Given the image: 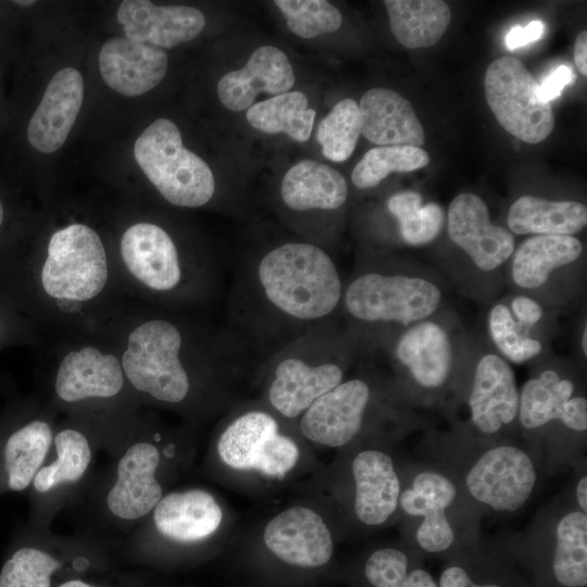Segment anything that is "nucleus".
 Masks as SVG:
<instances>
[{
  "label": "nucleus",
  "mask_w": 587,
  "mask_h": 587,
  "mask_svg": "<svg viewBox=\"0 0 587 587\" xmlns=\"http://www.w3.org/2000/svg\"><path fill=\"white\" fill-rule=\"evenodd\" d=\"M47 232L0 246V296L52 341L96 334L128 301L112 243L82 221Z\"/></svg>",
  "instance_id": "obj_1"
},
{
  "label": "nucleus",
  "mask_w": 587,
  "mask_h": 587,
  "mask_svg": "<svg viewBox=\"0 0 587 587\" xmlns=\"http://www.w3.org/2000/svg\"><path fill=\"white\" fill-rule=\"evenodd\" d=\"M97 333L116 348L135 395L173 408L210 403L233 375L253 364L225 322L210 313L128 300Z\"/></svg>",
  "instance_id": "obj_2"
},
{
  "label": "nucleus",
  "mask_w": 587,
  "mask_h": 587,
  "mask_svg": "<svg viewBox=\"0 0 587 587\" xmlns=\"http://www.w3.org/2000/svg\"><path fill=\"white\" fill-rule=\"evenodd\" d=\"M225 324L259 366L283 346L338 319L345 284L333 257L309 240H285L229 265Z\"/></svg>",
  "instance_id": "obj_3"
},
{
  "label": "nucleus",
  "mask_w": 587,
  "mask_h": 587,
  "mask_svg": "<svg viewBox=\"0 0 587 587\" xmlns=\"http://www.w3.org/2000/svg\"><path fill=\"white\" fill-rule=\"evenodd\" d=\"M112 250L128 300L172 311L210 313L225 297L229 265L205 248L184 245L159 222L127 224Z\"/></svg>",
  "instance_id": "obj_4"
},
{
  "label": "nucleus",
  "mask_w": 587,
  "mask_h": 587,
  "mask_svg": "<svg viewBox=\"0 0 587 587\" xmlns=\"http://www.w3.org/2000/svg\"><path fill=\"white\" fill-rule=\"evenodd\" d=\"M360 341L335 319L283 346L257 366L263 377L266 405L285 420L299 419L345 379Z\"/></svg>",
  "instance_id": "obj_5"
},
{
  "label": "nucleus",
  "mask_w": 587,
  "mask_h": 587,
  "mask_svg": "<svg viewBox=\"0 0 587 587\" xmlns=\"http://www.w3.org/2000/svg\"><path fill=\"white\" fill-rule=\"evenodd\" d=\"M366 266L345 284L341 300L340 314L358 337L365 330L411 326L437 311L442 295L433 282L379 265Z\"/></svg>",
  "instance_id": "obj_6"
},
{
  "label": "nucleus",
  "mask_w": 587,
  "mask_h": 587,
  "mask_svg": "<svg viewBox=\"0 0 587 587\" xmlns=\"http://www.w3.org/2000/svg\"><path fill=\"white\" fill-rule=\"evenodd\" d=\"M52 389L58 402L83 409L120 403L135 396L125 377L118 352L100 333L52 341Z\"/></svg>",
  "instance_id": "obj_7"
},
{
  "label": "nucleus",
  "mask_w": 587,
  "mask_h": 587,
  "mask_svg": "<svg viewBox=\"0 0 587 587\" xmlns=\"http://www.w3.org/2000/svg\"><path fill=\"white\" fill-rule=\"evenodd\" d=\"M134 157L146 177L168 204L197 209L215 196V179L209 165L186 149L171 120L157 118L137 138Z\"/></svg>",
  "instance_id": "obj_8"
},
{
  "label": "nucleus",
  "mask_w": 587,
  "mask_h": 587,
  "mask_svg": "<svg viewBox=\"0 0 587 587\" xmlns=\"http://www.w3.org/2000/svg\"><path fill=\"white\" fill-rule=\"evenodd\" d=\"M279 417L270 407H251L234 415L217 439L222 462L234 470L284 477L297 465L300 451L282 432Z\"/></svg>",
  "instance_id": "obj_9"
},
{
  "label": "nucleus",
  "mask_w": 587,
  "mask_h": 587,
  "mask_svg": "<svg viewBox=\"0 0 587 587\" xmlns=\"http://www.w3.org/2000/svg\"><path fill=\"white\" fill-rule=\"evenodd\" d=\"M487 104L498 123L526 143H538L553 130L550 102L539 97V85L527 67L514 57H500L485 73Z\"/></svg>",
  "instance_id": "obj_10"
},
{
  "label": "nucleus",
  "mask_w": 587,
  "mask_h": 587,
  "mask_svg": "<svg viewBox=\"0 0 587 587\" xmlns=\"http://www.w3.org/2000/svg\"><path fill=\"white\" fill-rule=\"evenodd\" d=\"M537 479L530 457L515 446L483 453L465 479L470 495L495 511L514 512L530 497Z\"/></svg>",
  "instance_id": "obj_11"
},
{
  "label": "nucleus",
  "mask_w": 587,
  "mask_h": 587,
  "mask_svg": "<svg viewBox=\"0 0 587 587\" xmlns=\"http://www.w3.org/2000/svg\"><path fill=\"white\" fill-rule=\"evenodd\" d=\"M372 397L365 379H344L299 417V430L308 440L325 447L346 446L362 430Z\"/></svg>",
  "instance_id": "obj_12"
},
{
  "label": "nucleus",
  "mask_w": 587,
  "mask_h": 587,
  "mask_svg": "<svg viewBox=\"0 0 587 587\" xmlns=\"http://www.w3.org/2000/svg\"><path fill=\"white\" fill-rule=\"evenodd\" d=\"M447 229L451 241L485 272L499 267L515 250L513 234L492 224L486 202L471 192L460 193L451 201Z\"/></svg>",
  "instance_id": "obj_13"
},
{
  "label": "nucleus",
  "mask_w": 587,
  "mask_h": 587,
  "mask_svg": "<svg viewBox=\"0 0 587 587\" xmlns=\"http://www.w3.org/2000/svg\"><path fill=\"white\" fill-rule=\"evenodd\" d=\"M266 548L279 560L300 567H319L333 554L330 530L314 510L295 505L275 515L263 530Z\"/></svg>",
  "instance_id": "obj_14"
},
{
  "label": "nucleus",
  "mask_w": 587,
  "mask_h": 587,
  "mask_svg": "<svg viewBox=\"0 0 587 587\" xmlns=\"http://www.w3.org/2000/svg\"><path fill=\"white\" fill-rule=\"evenodd\" d=\"M125 37L158 48H172L195 39L205 26L203 13L189 5H157L147 0H124L116 12Z\"/></svg>",
  "instance_id": "obj_15"
},
{
  "label": "nucleus",
  "mask_w": 587,
  "mask_h": 587,
  "mask_svg": "<svg viewBox=\"0 0 587 587\" xmlns=\"http://www.w3.org/2000/svg\"><path fill=\"white\" fill-rule=\"evenodd\" d=\"M167 55L158 47L127 37L108 39L99 52V70L114 91L137 97L157 87L165 76Z\"/></svg>",
  "instance_id": "obj_16"
},
{
  "label": "nucleus",
  "mask_w": 587,
  "mask_h": 587,
  "mask_svg": "<svg viewBox=\"0 0 587 587\" xmlns=\"http://www.w3.org/2000/svg\"><path fill=\"white\" fill-rule=\"evenodd\" d=\"M84 100V79L74 67H63L49 82L30 117L27 139L43 153L59 150L68 137Z\"/></svg>",
  "instance_id": "obj_17"
},
{
  "label": "nucleus",
  "mask_w": 587,
  "mask_h": 587,
  "mask_svg": "<svg viewBox=\"0 0 587 587\" xmlns=\"http://www.w3.org/2000/svg\"><path fill=\"white\" fill-rule=\"evenodd\" d=\"M160 452L149 441L133 444L117 464L116 482L107 497L109 510L115 516L133 521L151 512L163 497L155 478Z\"/></svg>",
  "instance_id": "obj_18"
},
{
  "label": "nucleus",
  "mask_w": 587,
  "mask_h": 587,
  "mask_svg": "<svg viewBox=\"0 0 587 587\" xmlns=\"http://www.w3.org/2000/svg\"><path fill=\"white\" fill-rule=\"evenodd\" d=\"M295 84L287 55L273 46L253 51L242 68L225 74L217 84V96L227 109L239 112L253 105L261 92L280 95Z\"/></svg>",
  "instance_id": "obj_19"
},
{
  "label": "nucleus",
  "mask_w": 587,
  "mask_h": 587,
  "mask_svg": "<svg viewBox=\"0 0 587 587\" xmlns=\"http://www.w3.org/2000/svg\"><path fill=\"white\" fill-rule=\"evenodd\" d=\"M457 497L454 484L447 476L432 471L419 473L411 488L400 492L399 504L409 515L422 516L416 529V541L428 552H441L453 540V528L446 510Z\"/></svg>",
  "instance_id": "obj_20"
},
{
  "label": "nucleus",
  "mask_w": 587,
  "mask_h": 587,
  "mask_svg": "<svg viewBox=\"0 0 587 587\" xmlns=\"http://www.w3.org/2000/svg\"><path fill=\"white\" fill-rule=\"evenodd\" d=\"M471 419L483 434L499 432L519 413V390L510 364L488 353L477 362L469 398Z\"/></svg>",
  "instance_id": "obj_21"
},
{
  "label": "nucleus",
  "mask_w": 587,
  "mask_h": 587,
  "mask_svg": "<svg viewBox=\"0 0 587 587\" xmlns=\"http://www.w3.org/2000/svg\"><path fill=\"white\" fill-rule=\"evenodd\" d=\"M361 135L378 146L421 148L425 133L409 100L387 88H372L359 103Z\"/></svg>",
  "instance_id": "obj_22"
},
{
  "label": "nucleus",
  "mask_w": 587,
  "mask_h": 587,
  "mask_svg": "<svg viewBox=\"0 0 587 587\" xmlns=\"http://www.w3.org/2000/svg\"><path fill=\"white\" fill-rule=\"evenodd\" d=\"M354 512L365 525L385 523L397 510L400 482L389 454L376 449L359 452L352 461Z\"/></svg>",
  "instance_id": "obj_23"
},
{
  "label": "nucleus",
  "mask_w": 587,
  "mask_h": 587,
  "mask_svg": "<svg viewBox=\"0 0 587 587\" xmlns=\"http://www.w3.org/2000/svg\"><path fill=\"white\" fill-rule=\"evenodd\" d=\"M394 355L415 383L430 389L444 385L453 361L449 335L433 321L419 322L400 334Z\"/></svg>",
  "instance_id": "obj_24"
},
{
  "label": "nucleus",
  "mask_w": 587,
  "mask_h": 587,
  "mask_svg": "<svg viewBox=\"0 0 587 587\" xmlns=\"http://www.w3.org/2000/svg\"><path fill=\"white\" fill-rule=\"evenodd\" d=\"M279 197L283 205L295 213L334 212L346 203L348 185L334 167L303 160L284 175Z\"/></svg>",
  "instance_id": "obj_25"
},
{
  "label": "nucleus",
  "mask_w": 587,
  "mask_h": 587,
  "mask_svg": "<svg viewBox=\"0 0 587 587\" xmlns=\"http://www.w3.org/2000/svg\"><path fill=\"white\" fill-rule=\"evenodd\" d=\"M153 520L163 536L191 542L214 534L223 521V511L213 495L195 488L162 497L153 509Z\"/></svg>",
  "instance_id": "obj_26"
},
{
  "label": "nucleus",
  "mask_w": 587,
  "mask_h": 587,
  "mask_svg": "<svg viewBox=\"0 0 587 587\" xmlns=\"http://www.w3.org/2000/svg\"><path fill=\"white\" fill-rule=\"evenodd\" d=\"M583 252L582 242L570 235H535L514 250L511 275L524 289L542 286L550 274L575 262Z\"/></svg>",
  "instance_id": "obj_27"
},
{
  "label": "nucleus",
  "mask_w": 587,
  "mask_h": 587,
  "mask_svg": "<svg viewBox=\"0 0 587 587\" xmlns=\"http://www.w3.org/2000/svg\"><path fill=\"white\" fill-rule=\"evenodd\" d=\"M587 208L577 201H551L522 196L510 207L508 226L517 235H570L585 228Z\"/></svg>",
  "instance_id": "obj_28"
},
{
  "label": "nucleus",
  "mask_w": 587,
  "mask_h": 587,
  "mask_svg": "<svg viewBox=\"0 0 587 587\" xmlns=\"http://www.w3.org/2000/svg\"><path fill=\"white\" fill-rule=\"evenodd\" d=\"M384 4L392 35L409 49L435 45L451 21L448 4L440 0H386Z\"/></svg>",
  "instance_id": "obj_29"
},
{
  "label": "nucleus",
  "mask_w": 587,
  "mask_h": 587,
  "mask_svg": "<svg viewBox=\"0 0 587 587\" xmlns=\"http://www.w3.org/2000/svg\"><path fill=\"white\" fill-rule=\"evenodd\" d=\"M307 96L288 91L253 103L247 110V121L255 129L267 134L285 133L303 142L310 138L315 110L308 108Z\"/></svg>",
  "instance_id": "obj_30"
},
{
  "label": "nucleus",
  "mask_w": 587,
  "mask_h": 587,
  "mask_svg": "<svg viewBox=\"0 0 587 587\" xmlns=\"http://www.w3.org/2000/svg\"><path fill=\"white\" fill-rule=\"evenodd\" d=\"M52 439L51 424L42 419L27 422L9 436L4 447V463L12 490H23L30 484Z\"/></svg>",
  "instance_id": "obj_31"
},
{
  "label": "nucleus",
  "mask_w": 587,
  "mask_h": 587,
  "mask_svg": "<svg viewBox=\"0 0 587 587\" xmlns=\"http://www.w3.org/2000/svg\"><path fill=\"white\" fill-rule=\"evenodd\" d=\"M574 388L572 380L561 378L553 370H546L538 377L529 378L519 392L517 415L521 424L535 429L560 420Z\"/></svg>",
  "instance_id": "obj_32"
},
{
  "label": "nucleus",
  "mask_w": 587,
  "mask_h": 587,
  "mask_svg": "<svg viewBox=\"0 0 587 587\" xmlns=\"http://www.w3.org/2000/svg\"><path fill=\"white\" fill-rule=\"evenodd\" d=\"M552 569L563 586L587 585V515L582 511L569 512L558 522Z\"/></svg>",
  "instance_id": "obj_33"
},
{
  "label": "nucleus",
  "mask_w": 587,
  "mask_h": 587,
  "mask_svg": "<svg viewBox=\"0 0 587 587\" xmlns=\"http://www.w3.org/2000/svg\"><path fill=\"white\" fill-rule=\"evenodd\" d=\"M58 458L51 464L41 467L33 483L36 490L46 492L66 483L77 482L83 477L91 461V449L84 432L66 427L54 437Z\"/></svg>",
  "instance_id": "obj_34"
},
{
  "label": "nucleus",
  "mask_w": 587,
  "mask_h": 587,
  "mask_svg": "<svg viewBox=\"0 0 587 587\" xmlns=\"http://www.w3.org/2000/svg\"><path fill=\"white\" fill-rule=\"evenodd\" d=\"M429 163L428 153L411 146H378L370 149L357 163L351 180L359 189L376 187L390 173L419 170Z\"/></svg>",
  "instance_id": "obj_35"
},
{
  "label": "nucleus",
  "mask_w": 587,
  "mask_h": 587,
  "mask_svg": "<svg viewBox=\"0 0 587 587\" xmlns=\"http://www.w3.org/2000/svg\"><path fill=\"white\" fill-rule=\"evenodd\" d=\"M361 135L359 104L350 98L338 101L320 122L316 140L323 155L333 162L350 158Z\"/></svg>",
  "instance_id": "obj_36"
},
{
  "label": "nucleus",
  "mask_w": 587,
  "mask_h": 587,
  "mask_svg": "<svg viewBox=\"0 0 587 587\" xmlns=\"http://www.w3.org/2000/svg\"><path fill=\"white\" fill-rule=\"evenodd\" d=\"M288 28L297 36L311 39L339 29L342 16L325 0H276Z\"/></svg>",
  "instance_id": "obj_37"
},
{
  "label": "nucleus",
  "mask_w": 587,
  "mask_h": 587,
  "mask_svg": "<svg viewBox=\"0 0 587 587\" xmlns=\"http://www.w3.org/2000/svg\"><path fill=\"white\" fill-rule=\"evenodd\" d=\"M408 565L401 550L383 548L367 559L364 573L374 587H438L427 571L416 569L408 573Z\"/></svg>",
  "instance_id": "obj_38"
},
{
  "label": "nucleus",
  "mask_w": 587,
  "mask_h": 587,
  "mask_svg": "<svg viewBox=\"0 0 587 587\" xmlns=\"http://www.w3.org/2000/svg\"><path fill=\"white\" fill-rule=\"evenodd\" d=\"M488 326L495 346L511 362H526L542 350L541 342L530 338L528 333L517 325L511 310L504 304L492 307Z\"/></svg>",
  "instance_id": "obj_39"
},
{
  "label": "nucleus",
  "mask_w": 587,
  "mask_h": 587,
  "mask_svg": "<svg viewBox=\"0 0 587 587\" xmlns=\"http://www.w3.org/2000/svg\"><path fill=\"white\" fill-rule=\"evenodd\" d=\"M61 562L36 549L17 550L2 566L0 587H50L51 575Z\"/></svg>",
  "instance_id": "obj_40"
},
{
  "label": "nucleus",
  "mask_w": 587,
  "mask_h": 587,
  "mask_svg": "<svg viewBox=\"0 0 587 587\" xmlns=\"http://www.w3.org/2000/svg\"><path fill=\"white\" fill-rule=\"evenodd\" d=\"M444 209L437 203L423 204L396 220L400 238L408 245L422 246L434 240L445 223Z\"/></svg>",
  "instance_id": "obj_41"
},
{
  "label": "nucleus",
  "mask_w": 587,
  "mask_h": 587,
  "mask_svg": "<svg viewBox=\"0 0 587 587\" xmlns=\"http://www.w3.org/2000/svg\"><path fill=\"white\" fill-rule=\"evenodd\" d=\"M41 340L36 326L0 296V351L17 346H39Z\"/></svg>",
  "instance_id": "obj_42"
},
{
  "label": "nucleus",
  "mask_w": 587,
  "mask_h": 587,
  "mask_svg": "<svg viewBox=\"0 0 587 587\" xmlns=\"http://www.w3.org/2000/svg\"><path fill=\"white\" fill-rule=\"evenodd\" d=\"M511 310L517 325L526 333L536 325L544 315L540 304L526 296H517L511 301Z\"/></svg>",
  "instance_id": "obj_43"
},
{
  "label": "nucleus",
  "mask_w": 587,
  "mask_h": 587,
  "mask_svg": "<svg viewBox=\"0 0 587 587\" xmlns=\"http://www.w3.org/2000/svg\"><path fill=\"white\" fill-rule=\"evenodd\" d=\"M575 79L573 71L567 65H560L551 72L539 85V97L545 102H550L559 97L563 88Z\"/></svg>",
  "instance_id": "obj_44"
},
{
  "label": "nucleus",
  "mask_w": 587,
  "mask_h": 587,
  "mask_svg": "<svg viewBox=\"0 0 587 587\" xmlns=\"http://www.w3.org/2000/svg\"><path fill=\"white\" fill-rule=\"evenodd\" d=\"M560 421L570 429L585 432L587 429V400L577 396L569 399L563 408Z\"/></svg>",
  "instance_id": "obj_45"
},
{
  "label": "nucleus",
  "mask_w": 587,
  "mask_h": 587,
  "mask_svg": "<svg viewBox=\"0 0 587 587\" xmlns=\"http://www.w3.org/2000/svg\"><path fill=\"white\" fill-rule=\"evenodd\" d=\"M545 32L541 21H533L525 27L514 26L505 36V45L509 50H515L538 40Z\"/></svg>",
  "instance_id": "obj_46"
},
{
  "label": "nucleus",
  "mask_w": 587,
  "mask_h": 587,
  "mask_svg": "<svg viewBox=\"0 0 587 587\" xmlns=\"http://www.w3.org/2000/svg\"><path fill=\"white\" fill-rule=\"evenodd\" d=\"M423 205V197L413 190H404L390 196L386 207L388 212L396 218H400Z\"/></svg>",
  "instance_id": "obj_47"
},
{
  "label": "nucleus",
  "mask_w": 587,
  "mask_h": 587,
  "mask_svg": "<svg viewBox=\"0 0 587 587\" xmlns=\"http://www.w3.org/2000/svg\"><path fill=\"white\" fill-rule=\"evenodd\" d=\"M438 587H500L498 585H477L466 571L460 566H450L446 569L439 579Z\"/></svg>",
  "instance_id": "obj_48"
},
{
  "label": "nucleus",
  "mask_w": 587,
  "mask_h": 587,
  "mask_svg": "<svg viewBox=\"0 0 587 587\" xmlns=\"http://www.w3.org/2000/svg\"><path fill=\"white\" fill-rule=\"evenodd\" d=\"M575 65L584 76L587 75V32L582 30L574 45Z\"/></svg>",
  "instance_id": "obj_49"
},
{
  "label": "nucleus",
  "mask_w": 587,
  "mask_h": 587,
  "mask_svg": "<svg viewBox=\"0 0 587 587\" xmlns=\"http://www.w3.org/2000/svg\"><path fill=\"white\" fill-rule=\"evenodd\" d=\"M576 499L583 513H587V477H580L576 487Z\"/></svg>",
  "instance_id": "obj_50"
},
{
  "label": "nucleus",
  "mask_w": 587,
  "mask_h": 587,
  "mask_svg": "<svg viewBox=\"0 0 587 587\" xmlns=\"http://www.w3.org/2000/svg\"><path fill=\"white\" fill-rule=\"evenodd\" d=\"M59 587H92L87 583L78 579H73L61 584Z\"/></svg>",
  "instance_id": "obj_51"
},
{
  "label": "nucleus",
  "mask_w": 587,
  "mask_h": 587,
  "mask_svg": "<svg viewBox=\"0 0 587 587\" xmlns=\"http://www.w3.org/2000/svg\"><path fill=\"white\" fill-rule=\"evenodd\" d=\"M582 350L584 355H587V327L585 326L582 334Z\"/></svg>",
  "instance_id": "obj_52"
},
{
  "label": "nucleus",
  "mask_w": 587,
  "mask_h": 587,
  "mask_svg": "<svg viewBox=\"0 0 587 587\" xmlns=\"http://www.w3.org/2000/svg\"><path fill=\"white\" fill-rule=\"evenodd\" d=\"M5 215H7L5 207L3 204V201L0 198V230L2 229L3 224L5 222Z\"/></svg>",
  "instance_id": "obj_53"
},
{
  "label": "nucleus",
  "mask_w": 587,
  "mask_h": 587,
  "mask_svg": "<svg viewBox=\"0 0 587 587\" xmlns=\"http://www.w3.org/2000/svg\"><path fill=\"white\" fill-rule=\"evenodd\" d=\"M13 3L18 4V5H32V4L35 3V1H29V0L24 1V0H20V1H14Z\"/></svg>",
  "instance_id": "obj_54"
}]
</instances>
